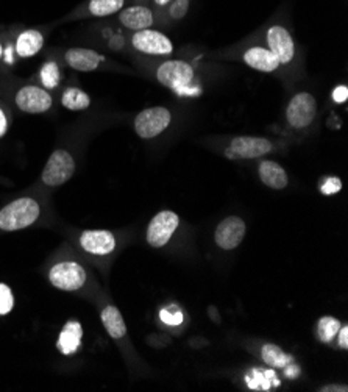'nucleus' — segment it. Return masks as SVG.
<instances>
[{
  "label": "nucleus",
  "instance_id": "obj_1",
  "mask_svg": "<svg viewBox=\"0 0 348 392\" xmlns=\"http://www.w3.org/2000/svg\"><path fill=\"white\" fill-rule=\"evenodd\" d=\"M41 216L39 203L31 197H21L0 210V230L18 232L36 222Z\"/></svg>",
  "mask_w": 348,
  "mask_h": 392
},
{
  "label": "nucleus",
  "instance_id": "obj_2",
  "mask_svg": "<svg viewBox=\"0 0 348 392\" xmlns=\"http://www.w3.org/2000/svg\"><path fill=\"white\" fill-rule=\"evenodd\" d=\"M76 169L77 165L72 155L68 150L58 149L52 152L51 157H48L41 180H43V183L48 187L61 186L64 183H68L73 177Z\"/></svg>",
  "mask_w": 348,
  "mask_h": 392
},
{
  "label": "nucleus",
  "instance_id": "obj_3",
  "mask_svg": "<svg viewBox=\"0 0 348 392\" xmlns=\"http://www.w3.org/2000/svg\"><path fill=\"white\" fill-rule=\"evenodd\" d=\"M86 271L85 267L78 264L77 261H61L56 263L51 272H48V282L55 286L56 289L73 292L81 289L86 283Z\"/></svg>",
  "mask_w": 348,
  "mask_h": 392
},
{
  "label": "nucleus",
  "instance_id": "obj_4",
  "mask_svg": "<svg viewBox=\"0 0 348 392\" xmlns=\"http://www.w3.org/2000/svg\"><path fill=\"white\" fill-rule=\"evenodd\" d=\"M172 114L164 107H152L140 111L135 118V132L143 140H152L170 125Z\"/></svg>",
  "mask_w": 348,
  "mask_h": 392
},
{
  "label": "nucleus",
  "instance_id": "obj_5",
  "mask_svg": "<svg viewBox=\"0 0 348 392\" xmlns=\"http://www.w3.org/2000/svg\"><path fill=\"white\" fill-rule=\"evenodd\" d=\"M273 144L261 136H236L225 149L228 160H256L270 153Z\"/></svg>",
  "mask_w": 348,
  "mask_h": 392
},
{
  "label": "nucleus",
  "instance_id": "obj_6",
  "mask_svg": "<svg viewBox=\"0 0 348 392\" xmlns=\"http://www.w3.org/2000/svg\"><path fill=\"white\" fill-rule=\"evenodd\" d=\"M317 114V100L309 93L295 94L286 108V119L289 125L302 130L309 127Z\"/></svg>",
  "mask_w": 348,
  "mask_h": 392
},
{
  "label": "nucleus",
  "instance_id": "obj_7",
  "mask_svg": "<svg viewBox=\"0 0 348 392\" xmlns=\"http://www.w3.org/2000/svg\"><path fill=\"white\" fill-rule=\"evenodd\" d=\"M156 78L165 88H170L173 91H181L188 89L190 81L194 80V69L189 63L181 60L165 61L156 71Z\"/></svg>",
  "mask_w": 348,
  "mask_h": 392
},
{
  "label": "nucleus",
  "instance_id": "obj_8",
  "mask_svg": "<svg viewBox=\"0 0 348 392\" xmlns=\"http://www.w3.org/2000/svg\"><path fill=\"white\" fill-rule=\"evenodd\" d=\"M16 107L27 114H43L52 108L53 97L41 86H22L14 97Z\"/></svg>",
  "mask_w": 348,
  "mask_h": 392
},
{
  "label": "nucleus",
  "instance_id": "obj_9",
  "mask_svg": "<svg viewBox=\"0 0 348 392\" xmlns=\"http://www.w3.org/2000/svg\"><path fill=\"white\" fill-rule=\"evenodd\" d=\"M180 224V217L173 211L164 210L161 213L156 215L147 228V242L152 247L160 249L164 247L172 238V234L175 233L177 227Z\"/></svg>",
  "mask_w": 348,
  "mask_h": 392
},
{
  "label": "nucleus",
  "instance_id": "obj_10",
  "mask_svg": "<svg viewBox=\"0 0 348 392\" xmlns=\"http://www.w3.org/2000/svg\"><path fill=\"white\" fill-rule=\"evenodd\" d=\"M131 44L138 52H143L147 55H170L173 51L172 41L165 36L161 31H156L152 29L135 31L131 36Z\"/></svg>",
  "mask_w": 348,
  "mask_h": 392
},
{
  "label": "nucleus",
  "instance_id": "obj_11",
  "mask_svg": "<svg viewBox=\"0 0 348 392\" xmlns=\"http://www.w3.org/2000/svg\"><path fill=\"white\" fill-rule=\"evenodd\" d=\"M245 236V222L237 216H228L215 228L214 241L223 250L239 247Z\"/></svg>",
  "mask_w": 348,
  "mask_h": 392
},
{
  "label": "nucleus",
  "instance_id": "obj_12",
  "mask_svg": "<svg viewBox=\"0 0 348 392\" xmlns=\"http://www.w3.org/2000/svg\"><path fill=\"white\" fill-rule=\"evenodd\" d=\"M267 44L269 51L277 56L280 64H289L294 60L295 44L291 33L283 26H272L267 30Z\"/></svg>",
  "mask_w": 348,
  "mask_h": 392
},
{
  "label": "nucleus",
  "instance_id": "obj_13",
  "mask_svg": "<svg viewBox=\"0 0 348 392\" xmlns=\"http://www.w3.org/2000/svg\"><path fill=\"white\" fill-rule=\"evenodd\" d=\"M80 246L89 255L105 257L114 252L118 241L108 230H86L80 234Z\"/></svg>",
  "mask_w": 348,
  "mask_h": 392
},
{
  "label": "nucleus",
  "instance_id": "obj_14",
  "mask_svg": "<svg viewBox=\"0 0 348 392\" xmlns=\"http://www.w3.org/2000/svg\"><path fill=\"white\" fill-rule=\"evenodd\" d=\"M64 60L72 69L80 72H93L105 61V56L93 48L73 47L64 53Z\"/></svg>",
  "mask_w": 348,
  "mask_h": 392
},
{
  "label": "nucleus",
  "instance_id": "obj_15",
  "mask_svg": "<svg viewBox=\"0 0 348 392\" xmlns=\"http://www.w3.org/2000/svg\"><path fill=\"white\" fill-rule=\"evenodd\" d=\"M119 21L122 26L127 27L128 30L139 31V30L150 29L155 22V16L152 10H148L147 6L135 5V6L126 8V10H121Z\"/></svg>",
  "mask_w": 348,
  "mask_h": 392
},
{
  "label": "nucleus",
  "instance_id": "obj_16",
  "mask_svg": "<svg viewBox=\"0 0 348 392\" xmlns=\"http://www.w3.org/2000/svg\"><path fill=\"white\" fill-rule=\"evenodd\" d=\"M244 63L248 68L256 69L260 72H273L280 68V61L269 48L256 46L250 47L244 53Z\"/></svg>",
  "mask_w": 348,
  "mask_h": 392
},
{
  "label": "nucleus",
  "instance_id": "obj_17",
  "mask_svg": "<svg viewBox=\"0 0 348 392\" xmlns=\"http://www.w3.org/2000/svg\"><path fill=\"white\" fill-rule=\"evenodd\" d=\"M81 338H83L81 324L77 321H69L63 326L60 338H58L56 347L63 355H72L80 349Z\"/></svg>",
  "mask_w": 348,
  "mask_h": 392
},
{
  "label": "nucleus",
  "instance_id": "obj_18",
  "mask_svg": "<svg viewBox=\"0 0 348 392\" xmlns=\"http://www.w3.org/2000/svg\"><path fill=\"white\" fill-rule=\"evenodd\" d=\"M44 46V35L39 30L29 29L16 38V53L19 58H30L35 56Z\"/></svg>",
  "mask_w": 348,
  "mask_h": 392
},
{
  "label": "nucleus",
  "instance_id": "obj_19",
  "mask_svg": "<svg viewBox=\"0 0 348 392\" xmlns=\"http://www.w3.org/2000/svg\"><path fill=\"white\" fill-rule=\"evenodd\" d=\"M258 172L261 182L272 187V190H285L289 185V177L286 174V170L275 161H262Z\"/></svg>",
  "mask_w": 348,
  "mask_h": 392
},
{
  "label": "nucleus",
  "instance_id": "obj_20",
  "mask_svg": "<svg viewBox=\"0 0 348 392\" xmlns=\"http://www.w3.org/2000/svg\"><path fill=\"white\" fill-rule=\"evenodd\" d=\"M101 319L106 333L110 334L113 339H122L127 334L126 321H123L121 311L114 305H108L102 309Z\"/></svg>",
  "mask_w": 348,
  "mask_h": 392
},
{
  "label": "nucleus",
  "instance_id": "obj_21",
  "mask_svg": "<svg viewBox=\"0 0 348 392\" xmlns=\"http://www.w3.org/2000/svg\"><path fill=\"white\" fill-rule=\"evenodd\" d=\"M61 105L71 111H81L91 107V97L80 88H68L61 96Z\"/></svg>",
  "mask_w": 348,
  "mask_h": 392
},
{
  "label": "nucleus",
  "instance_id": "obj_22",
  "mask_svg": "<svg viewBox=\"0 0 348 392\" xmlns=\"http://www.w3.org/2000/svg\"><path fill=\"white\" fill-rule=\"evenodd\" d=\"M126 0H89L88 11L96 18H108V16L123 10Z\"/></svg>",
  "mask_w": 348,
  "mask_h": 392
},
{
  "label": "nucleus",
  "instance_id": "obj_23",
  "mask_svg": "<svg viewBox=\"0 0 348 392\" xmlns=\"http://www.w3.org/2000/svg\"><path fill=\"white\" fill-rule=\"evenodd\" d=\"M261 356L264 359V363L269 364L270 367H277V369H283V367H286L292 361V358L289 356L283 349L275 344L262 346Z\"/></svg>",
  "mask_w": 348,
  "mask_h": 392
},
{
  "label": "nucleus",
  "instance_id": "obj_24",
  "mask_svg": "<svg viewBox=\"0 0 348 392\" xmlns=\"http://www.w3.org/2000/svg\"><path fill=\"white\" fill-rule=\"evenodd\" d=\"M39 80L44 89H55L61 81L60 66L55 61H47L39 71Z\"/></svg>",
  "mask_w": 348,
  "mask_h": 392
},
{
  "label": "nucleus",
  "instance_id": "obj_25",
  "mask_svg": "<svg viewBox=\"0 0 348 392\" xmlns=\"http://www.w3.org/2000/svg\"><path fill=\"white\" fill-rule=\"evenodd\" d=\"M341 329V322H339L336 317L325 316L322 317L317 324V333L322 342H331L336 336L337 331Z\"/></svg>",
  "mask_w": 348,
  "mask_h": 392
},
{
  "label": "nucleus",
  "instance_id": "obj_26",
  "mask_svg": "<svg viewBox=\"0 0 348 392\" xmlns=\"http://www.w3.org/2000/svg\"><path fill=\"white\" fill-rule=\"evenodd\" d=\"M14 308V296L10 289V286L0 283V316L10 314Z\"/></svg>",
  "mask_w": 348,
  "mask_h": 392
},
{
  "label": "nucleus",
  "instance_id": "obj_27",
  "mask_svg": "<svg viewBox=\"0 0 348 392\" xmlns=\"http://www.w3.org/2000/svg\"><path fill=\"white\" fill-rule=\"evenodd\" d=\"M189 10V0H172L169 14L172 19H183Z\"/></svg>",
  "mask_w": 348,
  "mask_h": 392
},
{
  "label": "nucleus",
  "instance_id": "obj_28",
  "mask_svg": "<svg viewBox=\"0 0 348 392\" xmlns=\"http://www.w3.org/2000/svg\"><path fill=\"white\" fill-rule=\"evenodd\" d=\"M341 190H342V182H341V180H339L337 177H329V178H327V180H325V183H323L322 187H320L322 194H325V195L337 194Z\"/></svg>",
  "mask_w": 348,
  "mask_h": 392
},
{
  "label": "nucleus",
  "instance_id": "obj_29",
  "mask_svg": "<svg viewBox=\"0 0 348 392\" xmlns=\"http://www.w3.org/2000/svg\"><path fill=\"white\" fill-rule=\"evenodd\" d=\"M161 321L165 322L168 325H180L183 322V314L180 311H170V309H163L160 313Z\"/></svg>",
  "mask_w": 348,
  "mask_h": 392
},
{
  "label": "nucleus",
  "instance_id": "obj_30",
  "mask_svg": "<svg viewBox=\"0 0 348 392\" xmlns=\"http://www.w3.org/2000/svg\"><path fill=\"white\" fill-rule=\"evenodd\" d=\"M348 99V88L347 86H336L333 91V100L336 103H344Z\"/></svg>",
  "mask_w": 348,
  "mask_h": 392
},
{
  "label": "nucleus",
  "instance_id": "obj_31",
  "mask_svg": "<svg viewBox=\"0 0 348 392\" xmlns=\"http://www.w3.org/2000/svg\"><path fill=\"white\" fill-rule=\"evenodd\" d=\"M337 336H339V346H341V349L347 350L348 349V326H341L337 331Z\"/></svg>",
  "mask_w": 348,
  "mask_h": 392
},
{
  "label": "nucleus",
  "instance_id": "obj_32",
  "mask_svg": "<svg viewBox=\"0 0 348 392\" xmlns=\"http://www.w3.org/2000/svg\"><path fill=\"white\" fill-rule=\"evenodd\" d=\"M8 130V118L4 108H0V138H4Z\"/></svg>",
  "mask_w": 348,
  "mask_h": 392
},
{
  "label": "nucleus",
  "instance_id": "obj_33",
  "mask_svg": "<svg viewBox=\"0 0 348 392\" xmlns=\"http://www.w3.org/2000/svg\"><path fill=\"white\" fill-rule=\"evenodd\" d=\"M320 391L323 392H329V391H348L347 386H339V385H329V386H325V388H322Z\"/></svg>",
  "mask_w": 348,
  "mask_h": 392
},
{
  "label": "nucleus",
  "instance_id": "obj_34",
  "mask_svg": "<svg viewBox=\"0 0 348 392\" xmlns=\"http://www.w3.org/2000/svg\"><path fill=\"white\" fill-rule=\"evenodd\" d=\"M172 2V0H155V4L156 5H160V6H164V5H169Z\"/></svg>",
  "mask_w": 348,
  "mask_h": 392
},
{
  "label": "nucleus",
  "instance_id": "obj_35",
  "mask_svg": "<svg viewBox=\"0 0 348 392\" xmlns=\"http://www.w3.org/2000/svg\"><path fill=\"white\" fill-rule=\"evenodd\" d=\"M4 47H2V44H0V60H2V56H4Z\"/></svg>",
  "mask_w": 348,
  "mask_h": 392
}]
</instances>
